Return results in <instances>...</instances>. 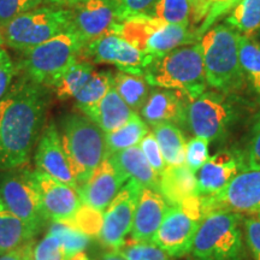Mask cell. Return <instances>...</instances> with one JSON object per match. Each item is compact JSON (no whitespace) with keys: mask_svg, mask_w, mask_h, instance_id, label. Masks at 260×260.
I'll return each mask as SVG.
<instances>
[{"mask_svg":"<svg viewBox=\"0 0 260 260\" xmlns=\"http://www.w3.org/2000/svg\"><path fill=\"white\" fill-rule=\"evenodd\" d=\"M184 105L183 98L170 89L158 88L151 90L145 105L140 110L142 119L147 124L159 123H183Z\"/></svg>","mask_w":260,"mask_h":260,"instance_id":"21","label":"cell"},{"mask_svg":"<svg viewBox=\"0 0 260 260\" xmlns=\"http://www.w3.org/2000/svg\"><path fill=\"white\" fill-rule=\"evenodd\" d=\"M142 188L136 181L129 180L104 212L100 239L110 248L119 249L125 243Z\"/></svg>","mask_w":260,"mask_h":260,"instance_id":"13","label":"cell"},{"mask_svg":"<svg viewBox=\"0 0 260 260\" xmlns=\"http://www.w3.org/2000/svg\"><path fill=\"white\" fill-rule=\"evenodd\" d=\"M113 87L134 111L142 109L151 93L149 83L144 75L128 74L124 71L113 75Z\"/></svg>","mask_w":260,"mask_h":260,"instance_id":"28","label":"cell"},{"mask_svg":"<svg viewBox=\"0 0 260 260\" xmlns=\"http://www.w3.org/2000/svg\"><path fill=\"white\" fill-rule=\"evenodd\" d=\"M16 73L17 69L11 57L4 48H0V99H3L11 88Z\"/></svg>","mask_w":260,"mask_h":260,"instance_id":"43","label":"cell"},{"mask_svg":"<svg viewBox=\"0 0 260 260\" xmlns=\"http://www.w3.org/2000/svg\"><path fill=\"white\" fill-rule=\"evenodd\" d=\"M209 144L206 139L195 138L187 142L186 147V162L188 168L197 174L205 162L209 159Z\"/></svg>","mask_w":260,"mask_h":260,"instance_id":"40","label":"cell"},{"mask_svg":"<svg viewBox=\"0 0 260 260\" xmlns=\"http://www.w3.org/2000/svg\"><path fill=\"white\" fill-rule=\"evenodd\" d=\"M38 232V228L15 216L0 198V251L9 252L31 242Z\"/></svg>","mask_w":260,"mask_h":260,"instance_id":"25","label":"cell"},{"mask_svg":"<svg viewBox=\"0 0 260 260\" xmlns=\"http://www.w3.org/2000/svg\"><path fill=\"white\" fill-rule=\"evenodd\" d=\"M109 158L128 180L136 181L144 188L159 190L160 176L149 165L139 145L117 152Z\"/></svg>","mask_w":260,"mask_h":260,"instance_id":"24","label":"cell"},{"mask_svg":"<svg viewBox=\"0 0 260 260\" xmlns=\"http://www.w3.org/2000/svg\"><path fill=\"white\" fill-rule=\"evenodd\" d=\"M225 22L236 31L251 37L260 29V0H241L229 12Z\"/></svg>","mask_w":260,"mask_h":260,"instance_id":"31","label":"cell"},{"mask_svg":"<svg viewBox=\"0 0 260 260\" xmlns=\"http://www.w3.org/2000/svg\"><path fill=\"white\" fill-rule=\"evenodd\" d=\"M48 233L54 234V235L59 237L67 255L75 254V253L79 252H84L90 241V237L87 234L60 222L52 223Z\"/></svg>","mask_w":260,"mask_h":260,"instance_id":"35","label":"cell"},{"mask_svg":"<svg viewBox=\"0 0 260 260\" xmlns=\"http://www.w3.org/2000/svg\"><path fill=\"white\" fill-rule=\"evenodd\" d=\"M82 113L107 134L124 125L136 112L112 86L99 103Z\"/></svg>","mask_w":260,"mask_h":260,"instance_id":"22","label":"cell"},{"mask_svg":"<svg viewBox=\"0 0 260 260\" xmlns=\"http://www.w3.org/2000/svg\"><path fill=\"white\" fill-rule=\"evenodd\" d=\"M139 147L141 148L142 153L147 159L152 169L157 172V174L160 176L164 171V169L167 168V162H165L164 158H162L160 147H159V144L155 139L153 132H148L144 139L141 140V142L139 144Z\"/></svg>","mask_w":260,"mask_h":260,"instance_id":"41","label":"cell"},{"mask_svg":"<svg viewBox=\"0 0 260 260\" xmlns=\"http://www.w3.org/2000/svg\"><path fill=\"white\" fill-rule=\"evenodd\" d=\"M86 2V0H54V4L58 6H73L80 4V3Z\"/></svg>","mask_w":260,"mask_h":260,"instance_id":"47","label":"cell"},{"mask_svg":"<svg viewBox=\"0 0 260 260\" xmlns=\"http://www.w3.org/2000/svg\"><path fill=\"white\" fill-rule=\"evenodd\" d=\"M191 0H159L151 16L169 24H188L190 21Z\"/></svg>","mask_w":260,"mask_h":260,"instance_id":"33","label":"cell"},{"mask_svg":"<svg viewBox=\"0 0 260 260\" xmlns=\"http://www.w3.org/2000/svg\"><path fill=\"white\" fill-rule=\"evenodd\" d=\"M27 260H32V252L30 253V254L28 255V258H27Z\"/></svg>","mask_w":260,"mask_h":260,"instance_id":"50","label":"cell"},{"mask_svg":"<svg viewBox=\"0 0 260 260\" xmlns=\"http://www.w3.org/2000/svg\"><path fill=\"white\" fill-rule=\"evenodd\" d=\"M117 35L138 50L155 58L199 40L197 31H191L188 24H169L148 15L124 19Z\"/></svg>","mask_w":260,"mask_h":260,"instance_id":"6","label":"cell"},{"mask_svg":"<svg viewBox=\"0 0 260 260\" xmlns=\"http://www.w3.org/2000/svg\"><path fill=\"white\" fill-rule=\"evenodd\" d=\"M159 0H117L121 9L123 21L138 15L151 16Z\"/></svg>","mask_w":260,"mask_h":260,"instance_id":"42","label":"cell"},{"mask_svg":"<svg viewBox=\"0 0 260 260\" xmlns=\"http://www.w3.org/2000/svg\"><path fill=\"white\" fill-rule=\"evenodd\" d=\"M159 193L171 205L182 204L198 197L197 174L186 164L167 165L159 181Z\"/></svg>","mask_w":260,"mask_h":260,"instance_id":"23","label":"cell"},{"mask_svg":"<svg viewBox=\"0 0 260 260\" xmlns=\"http://www.w3.org/2000/svg\"><path fill=\"white\" fill-rule=\"evenodd\" d=\"M32 248H34L32 241L28 242L24 246L19 247V248L2 253L0 254V260H27L28 255L32 252Z\"/></svg>","mask_w":260,"mask_h":260,"instance_id":"45","label":"cell"},{"mask_svg":"<svg viewBox=\"0 0 260 260\" xmlns=\"http://www.w3.org/2000/svg\"><path fill=\"white\" fill-rule=\"evenodd\" d=\"M81 54L93 63L113 64L121 71L134 75H144L155 59V57L138 50L117 34L105 35L88 42Z\"/></svg>","mask_w":260,"mask_h":260,"instance_id":"12","label":"cell"},{"mask_svg":"<svg viewBox=\"0 0 260 260\" xmlns=\"http://www.w3.org/2000/svg\"><path fill=\"white\" fill-rule=\"evenodd\" d=\"M102 260H126V259L121 254V253L117 251V249H113V252H109L106 253V254H104Z\"/></svg>","mask_w":260,"mask_h":260,"instance_id":"46","label":"cell"},{"mask_svg":"<svg viewBox=\"0 0 260 260\" xmlns=\"http://www.w3.org/2000/svg\"><path fill=\"white\" fill-rule=\"evenodd\" d=\"M67 260H89V256L87 255L86 252H79L75 254L68 255Z\"/></svg>","mask_w":260,"mask_h":260,"instance_id":"48","label":"cell"},{"mask_svg":"<svg viewBox=\"0 0 260 260\" xmlns=\"http://www.w3.org/2000/svg\"><path fill=\"white\" fill-rule=\"evenodd\" d=\"M3 27L5 44L25 52L63 32L74 30L71 9L44 6L25 12Z\"/></svg>","mask_w":260,"mask_h":260,"instance_id":"7","label":"cell"},{"mask_svg":"<svg viewBox=\"0 0 260 260\" xmlns=\"http://www.w3.org/2000/svg\"><path fill=\"white\" fill-rule=\"evenodd\" d=\"M239 31L219 24L201 37L205 75L207 84L223 93L239 88L243 71L239 59Z\"/></svg>","mask_w":260,"mask_h":260,"instance_id":"3","label":"cell"},{"mask_svg":"<svg viewBox=\"0 0 260 260\" xmlns=\"http://www.w3.org/2000/svg\"><path fill=\"white\" fill-rule=\"evenodd\" d=\"M27 171L38 194L45 219L65 222L77 212L82 205L79 190L39 171L38 169H27Z\"/></svg>","mask_w":260,"mask_h":260,"instance_id":"15","label":"cell"},{"mask_svg":"<svg viewBox=\"0 0 260 260\" xmlns=\"http://www.w3.org/2000/svg\"><path fill=\"white\" fill-rule=\"evenodd\" d=\"M203 218L200 198L171 205L152 240L154 245L172 258L191 252L198 228Z\"/></svg>","mask_w":260,"mask_h":260,"instance_id":"9","label":"cell"},{"mask_svg":"<svg viewBox=\"0 0 260 260\" xmlns=\"http://www.w3.org/2000/svg\"><path fill=\"white\" fill-rule=\"evenodd\" d=\"M67 256L59 237L52 233L32 248V260H67Z\"/></svg>","mask_w":260,"mask_h":260,"instance_id":"39","label":"cell"},{"mask_svg":"<svg viewBox=\"0 0 260 260\" xmlns=\"http://www.w3.org/2000/svg\"><path fill=\"white\" fill-rule=\"evenodd\" d=\"M2 253H3V252H2V251H0V254H2Z\"/></svg>","mask_w":260,"mask_h":260,"instance_id":"52","label":"cell"},{"mask_svg":"<svg viewBox=\"0 0 260 260\" xmlns=\"http://www.w3.org/2000/svg\"><path fill=\"white\" fill-rule=\"evenodd\" d=\"M73 28L86 42L117 34L123 17L117 0H86L73 6Z\"/></svg>","mask_w":260,"mask_h":260,"instance_id":"14","label":"cell"},{"mask_svg":"<svg viewBox=\"0 0 260 260\" xmlns=\"http://www.w3.org/2000/svg\"><path fill=\"white\" fill-rule=\"evenodd\" d=\"M0 198L15 216L40 229L45 217L27 169L22 171H17V169L9 170L0 178Z\"/></svg>","mask_w":260,"mask_h":260,"instance_id":"16","label":"cell"},{"mask_svg":"<svg viewBox=\"0 0 260 260\" xmlns=\"http://www.w3.org/2000/svg\"><path fill=\"white\" fill-rule=\"evenodd\" d=\"M51 2V4H54V0H50Z\"/></svg>","mask_w":260,"mask_h":260,"instance_id":"51","label":"cell"},{"mask_svg":"<svg viewBox=\"0 0 260 260\" xmlns=\"http://www.w3.org/2000/svg\"><path fill=\"white\" fill-rule=\"evenodd\" d=\"M232 105L220 93L204 92L184 105L183 123L197 138L218 140L233 121Z\"/></svg>","mask_w":260,"mask_h":260,"instance_id":"10","label":"cell"},{"mask_svg":"<svg viewBox=\"0 0 260 260\" xmlns=\"http://www.w3.org/2000/svg\"><path fill=\"white\" fill-rule=\"evenodd\" d=\"M148 132L147 123L135 113L121 128L105 134L107 154L110 157L123 149L138 146Z\"/></svg>","mask_w":260,"mask_h":260,"instance_id":"27","label":"cell"},{"mask_svg":"<svg viewBox=\"0 0 260 260\" xmlns=\"http://www.w3.org/2000/svg\"><path fill=\"white\" fill-rule=\"evenodd\" d=\"M201 211L260 212V170H246L237 174L218 193L200 198Z\"/></svg>","mask_w":260,"mask_h":260,"instance_id":"11","label":"cell"},{"mask_svg":"<svg viewBox=\"0 0 260 260\" xmlns=\"http://www.w3.org/2000/svg\"><path fill=\"white\" fill-rule=\"evenodd\" d=\"M243 171L239 154L222 151L207 159L197 172L198 197H209L222 190L237 174Z\"/></svg>","mask_w":260,"mask_h":260,"instance_id":"20","label":"cell"},{"mask_svg":"<svg viewBox=\"0 0 260 260\" xmlns=\"http://www.w3.org/2000/svg\"><path fill=\"white\" fill-rule=\"evenodd\" d=\"M93 71L94 68L88 61L76 60L60 75L59 79L52 86L56 95L60 100L74 98L89 80Z\"/></svg>","mask_w":260,"mask_h":260,"instance_id":"29","label":"cell"},{"mask_svg":"<svg viewBox=\"0 0 260 260\" xmlns=\"http://www.w3.org/2000/svg\"><path fill=\"white\" fill-rule=\"evenodd\" d=\"M168 209V201L158 190L142 188L130 230L132 241L152 242Z\"/></svg>","mask_w":260,"mask_h":260,"instance_id":"19","label":"cell"},{"mask_svg":"<svg viewBox=\"0 0 260 260\" xmlns=\"http://www.w3.org/2000/svg\"><path fill=\"white\" fill-rule=\"evenodd\" d=\"M239 59L243 74L256 92L260 93V42L240 34Z\"/></svg>","mask_w":260,"mask_h":260,"instance_id":"32","label":"cell"},{"mask_svg":"<svg viewBox=\"0 0 260 260\" xmlns=\"http://www.w3.org/2000/svg\"><path fill=\"white\" fill-rule=\"evenodd\" d=\"M46 107V87L27 77L12 84L0 99V170H15L29 160Z\"/></svg>","mask_w":260,"mask_h":260,"instance_id":"1","label":"cell"},{"mask_svg":"<svg viewBox=\"0 0 260 260\" xmlns=\"http://www.w3.org/2000/svg\"><path fill=\"white\" fill-rule=\"evenodd\" d=\"M35 165L39 171L79 190V183L69 157L63 147L59 132L53 123L47 125L39 138Z\"/></svg>","mask_w":260,"mask_h":260,"instance_id":"17","label":"cell"},{"mask_svg":"<svg viewBox=\"0 0 260 260\" xmlns=\"http://www.w3.org/2000/svg\"><path fill=\"white\" fill-rule=\"evenodd\" d=\"M144 76L149 86L174 90L188 102L195 99L207 87L201 45H186L155 58Z\"/></svg>","mask_w":260,"mask_h":260,"instance_id":"2","label":"cell"},{"mask_svg":"<svg viewBox=\"0 0 260 260\" xmlns=\"http://www.w3.org/2000/svg\"><path fill=\"white\" fill-rule=\"evenodd\" d=\"M242 170H260V112L253 119L245 151L239 154Z\"/></svg>","mask_w":260,"mask_h":260,"instance_id":"36","label":"cell"},{"mask_svg":"<svg viewBox=\"0 0 260 260\" xmlns=\"http://www.w3.org/2000/svg\"><path fill=\"white\" fill-rule=\"evenodd\" d=\"M118 168L107 157L83 186L79 188L82 204L105 212L111 201L128 182Z\"/></svg>","mask_w":260,"mask_h":260,"instance_id":"18","label":"cell"},{"mask_svg":"<svg viewBox=\"0 0 260 260\" xmlns=\"http://www.w3.org/2000/svg\"><path fill=\"white\" fill-rule=\"evenodd\" d=\"M44 4H51L50 0H0V25L9 23L18 16L40 8Z\"/></svg>","mask_w":260,"mask_h":260,"instance_id":"38","label":"cell"},{"mask_svg":"<svg viewBox=\"0 0 260 260\" xmlns=\"http://www.w3.org/2000/svg\"><path fill=\"white\" fill-rule=\"evenodd\" d=\"M113 86V74L110 71H96L94 70L90 75L89 80L75 95L77 107L81 111L93 107L105 96L110 88Z\"/></svg>","mask_w":260,"mask_h":260,"instance_id":"30","label":"cell"},{"mask_svg":"<svg viewBox=\"0 0 260 260\" xmlns=\"http://www.w3.org/2000/svg\"><path fill=\"white\" fill-rule=\"evenodd\" d=\"M60 139L80 188L109 157L105 133L86 115L70 113L61 122Z\"/></svg>","mask_w":260,"mask_h":260,"instance_id":"4","label":"cell"},{"mask_svg":"<svg viewBox=\"0 0 260 260\" xmlns=\"http://www.w3.org/2000/svg\"><path fill=\"white\" fill-rule=\"evenodd\" d=\"M104 220V212L99 210H95L89 205L82 204L77 212L71 217L70 219L65 220L68 225L79 229L80 232L87 234L89 237L100 235Z\"/></svg>","mask_w":260,"mask_h":260,"instance_id":"34","label":"cell"},{"mask_svg":"<svg viewBox=\"0 0 260 260\" xmlns=\"http://www.w3.org/2000/svg\"><path fill=\"white\" fill-rule=\"evenodd\" d=\"M126 260H172V256L153 242H135L117 249Z\"/></svg>","mask_w":260,"mask_h":260,"instance_id":"37","label":"cell"},{"mask_svg":"<svg viewBox=\"0 0 260 260\" xmlns=\"http://www.w3.org/2000/svg\"><path fill=\"white\" fill-rule=\"evenodd\" d=\"M3 45H5V40H4V34H3V27L0 25V48H2Z\"/></svg>","mask_w":260,"mask_h":260,"instance_id":"49","label":"cell"},{"mask_svg":"<svg viewBox=\"0 0 260 260\" xmlns=\"http://www.w3.org/2000/svg\"><path fill=\"white\" fill-rule=\"evenodd\" d=\"M152 128L167 165L176 167L184 164L187 142L181 129L174 123H159L152 125Z\"/></svg>","mask_w":260,"mask_h":260,"instance_id":"26","label":"cell"},{"mask_svg":"<svg viewBox=\"0 0 260 260\" xmlns=\"http://www.w3.org/2000/svg\"><path fill=\"white\" fill-rule=\"evenodd\" d=\"M235 212L214 210L205 213L195 235L191 253L197 260H240L242 237Z\"/></svg>","mask_w":260,"mask_h":260,"instance_id":"8","label":"cell"},{"mask_svg":"<svg viewBox=\"0 0 260 260\" xmlns=\"http://www.w3.org/2000/svg\"><path fill=\"white\" fill-rule=\"evenodd\" d=\"M86 42L76 31L63 32L23 52L18 69L32 82L52 87L60 75L77 60Z\"/></svg>","mask_w":260,"mask_h":260,"instance_id":"5","label":"cell"},{"mask_svg":"<svg viewBox=\"0 0 260 260\" xmlns=\"http://www.w3.org/2000/svg\"><path fill=\"white\" fill-rule=\"evenodd\" d=\"M246 239L255 260H260V212L251 213L245 220Z\"/></svg>","mask_w":260,"mask_h":260,"instance_id":"44","label":"cell"}]
</instances>
